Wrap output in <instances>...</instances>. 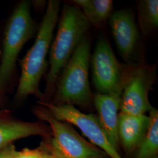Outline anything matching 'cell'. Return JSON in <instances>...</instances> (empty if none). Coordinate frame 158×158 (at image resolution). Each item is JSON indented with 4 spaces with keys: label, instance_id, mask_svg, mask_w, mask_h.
I'll use <instances>...</instances> for the list:
<instances>
[{
    "label": "cell",
    "instance_id": "obj_1",
    "mask_svg": "<svg viewBox=\"0 0 158 158\" xmlns=\"http://www.w3.org/2000/svg\"><path fill=\"white\" fill-rule=\"evenodd\" d=\"M60 5L61 1L59 0L48 1L34 44L19 60L21 75L14 97L15 103L22 102L30 96H35L39 100L42 98L40 83L48 70L47 57L58 22Z\"/></svg>",
    "mask_w": 158,
    "mask_h": 158
},
{
    "label": "cell",
    "instance_id": "obj_2",
    "mask_svg": "<svg viewBox=\"0 0 158 158\" xmlns=\"http://www.w3.org/2000/svg\"><path fill=\"white\" fill-rule=\"evenodd\" d=\"M57 29L49 52V68L40 102L51 101L58 76L91 28L82 11L75 5L64 4L59 17Z\"/></svg>",
    "mask_w": 158,
    "mask_h": 158
},
{
    "label": "cell",
    "instance_id": "obj_3",
    "mask_svg": "<svg viewBox=\"0 0 158 158\" xmlns=\"http://www.w3.org/2000/svg\"><path fill=\"white\" fill-rule=\"evenodd\" d=\"M91 43L87 34L58 76L50 102L55 105L89 107L93 93L89 83Z\"/></svg>",
    "mask_w": 158,
    "mask_h": 158
},
{
    "label": "cell",
    "instance_id": "obj_4",
    "mask_svg": "<svg viewBox=\"0 0 158 158\" xmlns=\"http://www.w3.org/2000/svg\"><path fill=\"white\" fill-rule=\"evenodd\" d=\"M31 1H19L6 23L0 56V91L5 94L15 79L21 51L38 32V27L31 15Z\"/></svg>",
    "mask_w": 158,
    "mask_h": 158
},
{
    "label": "cell",
    "instance_id": "obj_5",
    "mask_svg": "<svg viewBox=\"0 0 158 158\" xmlns=\"http://www.w3.org/2000/svg\"><path fill=\"white\" fill-rule=\"evenodd\" d=\"M34 114L51 128L53 137L50 145L56 158H106L100 149L87 141L68 123L53 117L45 108L39 105Z\"/></svg>",
    "mask_w": 158,
    "mask_h": 158
},
{
    "label": "cell",
    "instance_id": "obj_6",
    "mask_svg": "<svg viewBox=\"0 0 158 158\" xmlns=\"http://www.w3.org/2000/svg\"><path fill=\"white\" fill-rule=\"evenodd\" d=\"M127 64L120 113L131 115H146L153 108L149 93L156 81V65L142 62Z\"/></svg>",
    "mask_w": 158,
    "mask_h": 158
},
{
    "label": "cell",
    "instance_id": "obj_7",
    "mask_svg": "<svg viewBox=\"0 0 158 158\" xmlns=\"http://www.w3.org/2000/svg\"><path fill=\"white\" fill-rule=\"evenodd\" d=\"M90 64L93 83L97 93L121 98L127 64L119 62L104 35L96 43Z\"/></svg>",
    "mask_w": 158,
    "mask_h": 158
},
{
    "label": "cell",
    "instance_id": "obj_8",
    "mask_svg": "<svg viewBox=\"0 0 158 158\" xmlns=\"http://www.w3.org/2000/svg\"><path fill=\"white\" fill-rule=\"evenodd\" d=\"M38 103L45 108L57 120L76 126L93 145L110 158H123L109 140L96 114L82 113L71 105H55L50 102L40 101Z\"/></svg>",
    "mask_w": 158,
    "mask_h": 158
},
{
    "label": "cell",
    "instance_id": "obj_9",
    "mask_svg": "<svg viewBox=\"0 0 158 158\" xmlns=\"http://www.w3.org/2000/svg\"><path fill=\"white\" fill-rule=\"evenodd\" d=\"M108 22L119 55L127 63H134L140 40L134 12L128 8L113 11Z\"/></svg>",
    "mask_w": 158,
    "mask_h": 158
},
{
    "label": "cell",
    "instance_id": "obj_10",
    "mask_svg": "<svg viewBox=\"0 0 158 158\" xmlns=\"http://www.w3.org/2000/svg\"><path fill=\"white\" fill-rule=\"evenodd\" d=\"M52 134L48 125L40 122H27L0 113V151L13 142L31 136H49Z\"/></svg>",
    "mask_w": 158,
    "mask_h": 158
},
{
    "label": "cell",
    "instance_id": "obj_11",
    "mask_svg": "<svg viewBox=\"0 0 158 158\" xmlns=\"http://www.w3.org/2000/svg\"><path fill=\"white\" fill-rule=\"evenodd\" d=\"M93 103L98 113L97 115L103 130L112 145L118 150L119 141L118 121L121 98L97 92L93 94Z\"/></svg>",
    "mask_w": 158,
    "mask_h": 158
},
{
    "label": "cell",
    "instance_id": "obj_12",
    "mask_svg": "<svg viewBox=\"0 0 158 158\" xmlns=\"http://www.w3.org/2000/svg\"><path fill=\"white\" fill-rule=\"evenodd\" d=\"M150 124L149 115H131L119 113L118 121L119 141L128 151L138 148Z\"/></svg>",
    "mask_w": 158,
    "mask_h": 158
},
{
    "label": "cell",
    "instance_id": "obj_13",
    "mask_svg": "<svg viewBox=\"0 0 158 158\" xmlns=\"http://www.w3.org/2000/svg\"><path fill=\"white\" fill-rule=\"evenodd\" d=\"M72 2L82 11L91 26L97 28L104 27L113 12L114 3L111 0H73Z\"/></svg>",
    "mask_w": 158,
    "mask_h": 158
},
{
    "label": "cell",
    "instance_id": "obj_14",
    "mask_svg": "<svg viewBox=\"0 0 158 158\" xmlns=\"http://www.w3.org/2000/svg\"><path fill=\"white\" fill-rule=\"evenodd\" d=\"M136 6L138 28L143 35L149 36L158 30V1H138Z\"/></svg>",
    "mask_w": 158,
    "mask_h": 158
},
{
    "label": "cell",
    "instance_id": "obj_15",
    "mask_svg": "<svg viewBox=\"0 0 158 158\" xmlns=\"http://www.w3.org/2000/svg\"><path fill=\"white\" fill-rule=\"evenodd\" d=\"M150 124L147 134L138 147L135 158H153L158 152V111L153 107L148 113Z\"/></svg>",
    "mask_w": 158,
    "mask_h": 158
},
{
    "label": "cell",
    "instance_id": "obj_16",
    "mask_svg": "<svg viewBox=\"0 0 158 158\" xmlns=\"http://www.w3.org/2000/svg\"><path fill=\"white\" fill-rule=\"evenodd\" d=\"M15 158H56L52 151L50 143L46 145L43 142L37 148H25L21 151H17Z\"/></svg>",
    "mask_w": 158,
    "mask_h": 158
},
{
    "label": "cell",
    "instance_id": "obj_17",
    "mask_svg": "<svg viewBox=\"0 0 158 158\" xmlns=\"http://www.w3.org/2000/svg\"><path fill=\"white\" fill-rule=\"evenodd\" d=\"M17 151L12 144L0 151V158H15Z\"/></svg>",
    "mask_w": 158,
    "mask_h": 158
},
{
    "label": "cell",
    "instance_id": "obj_18",
    "mask_svg": "<svg viewBox=\"0 0 158 158\" xmlns=\"http://www.w3.org/2000/svg\"><path fill=\"white\" fill-rule=\"evenodd\" d=\"M48 4V1H40V0H35L31 1V6H32L34 9H35L38 11H42L44 10H46V6Z\"/></svg>",
    "mask_w": 158,
    "mask_h": 158
},
{
    "label": "cell",
    "instance_id": "obj_19",
    "mask_svg": "<svg viewBox=\"0 0 158 158\" xmlns=\"http://www.w3.org/2000/svg\"><path fill=\"white\" fill-rule=\"evenodd\" d=\"M6 94L0 91V107L6 104Z\"/></svg>",
    "mask_w": 158,
    "mask_h": 158
},
{
    "label": "cell",
    "instance_id": "obj_20",
    "mask_svg": "<svg viewBox=\"0 0 158 158\" xmlns=\"http://www.w3.org/2000/svg\"><path fill=\"white\" fill-rule=\"evenodd\" d=\"M153 158H158V156H155V157H153Z\"/></svg>",
    "mask_w": 158,
    "mask_h": 158
},
{
    "label": "cell",
    "instance_id": "obj_21",
    "mask_svg": "<svg viewBox=\"0 0 158 158\" xmlns=\"http://www.w3.org/2000/svg\"><path fill=\"white\" fill-rule=\"evenodd\" d=\"M0 56H1V51H0Z\"/></svg>",
    "mask_w": 158,
    "mask_h": 158
}]
</instances>
